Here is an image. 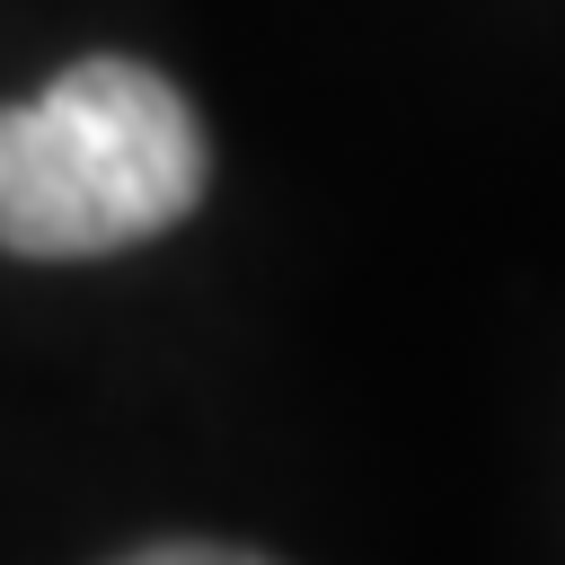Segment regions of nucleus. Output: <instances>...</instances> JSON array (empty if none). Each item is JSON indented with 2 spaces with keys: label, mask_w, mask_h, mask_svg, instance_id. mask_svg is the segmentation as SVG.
<instances>
[{
  "label": "nucleus",
  "mask_w": 565,
  "mask_h": 565,
  "mask_svg": "<svg viewBox=\"0 0 565 565\" xmlns=\"http://www.w3.org/2000/svg\"><path fill=\"white\" fill-rule=\"evenodd\" d=\"M212 185V141L177 79L124 53L53 71L0 106V256L79 265L177 230Z\"/></svg>",
  "instance_id": "f257e3e1"
},
{
  "label": "nucleus",
  "mask_w": 565,
  "mask_h": 565,
  "mask_svg": "<svg viewBox=\"0 0 565 565\" xmlns=\"http://www.w3.org/2000/svg\"><path fill=\"white\" fill-rule=\"evenodd\" d=\"M115 565H265V556L221 547V539H159V547H132V556H115Z\"/></svg>",
  "instance_id": "f03ea898"
}]
</instances>
